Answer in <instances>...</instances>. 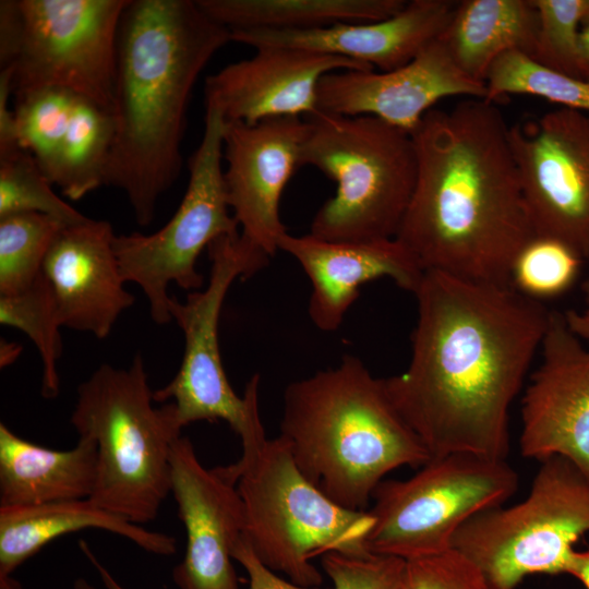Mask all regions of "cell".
<instances>
[{
	"label": "cell",
	"instance_id": "1",
	"mask_svg": "<svg viewBox=\"0 0 589 589\" xmlns=\"http://www.w3.org/2000/svg\"><path fill=\"white\" fill-rule=\"evenodd\" d=\"M411 358L383 378L430 458L455 453L506 460L509 409L541 347L550 312L512 285L426 271L413 292Z\"/></svg>",
	"mask_w": 589,
	"mask_h": 589
},
{
	"label": "cell",
	"instance_id": "2",
	"mask_svg": "<svg viewBox=\"0 0 589 589\" xmlns=\"http://www.w3.org/2000/svg\"><path fill=\"white\" fill-rule=\"evenodd\" d=\"M502 112L482 98L432 108L411 133L417 177L396 235L421 268L510 285L536 236Z\"/></svg>",
	"mask_w": 589,
	"mask_h": 589
},
{
	"label": "cell",
	"instance_id": "3",
	"mask_svg": "<svg viewBox=\"0 0 589 589\" xmlns=\"http://www.w3.org/2000/svg\"><path fill=\"white\" fill-rule=\"evenodd\" d=\"M230 31L192 0H129L120 20L112 116L115 135L105 185L128 197L148 226L176 182L193 86Z\"/></svg>",
	"mask_w": 589,
	"mask_h": 589
},
{
	"label": "cell",
	"instance_id": "4",
	"mask_svg": "<svg viewBox=\"0 0 589 589\" xmlns=\"http://www.w3.org/2000/svg\"><path fill=\"white\" fill-rule=\"evenodd\" d=\"M279 437L302 474L328 498L364 510L393 470L431 458L357 357L293 381L284 392Z\"/></svg>",
	"mask_w": 589,
	"mask_h": 589
},
{
	"label": "cell",
	"instance_id": "5",
	"mask_svg": "<svg viewBox=\"0 0 589 589\" xmlns=\"http://www.w3.org/2000/svg\"><path fill=\"white\" fill-rule=\"evenodd\" d=\"M143 358L101 364L77 387L71 424L97 446L89 500L135 525L154 520L170 494V457L181 437L175 405L154 407Z\"/></svg>",
	"mask_w": 589,
	"mask_h": 589
},
{
	"label": "cell",
	"instance_id": "6",
	"mask_svg": "<svg viewBox=\"0 0 589 589\" xmlns=\"http://www.w3.org/2000/svg\"><path fill=\"white\" fill-rule=\"evenodd\" d=\"M304 119L301 167H315L336 183L309 235L334 242L395 238L417 177L411 134L369 115L316 110Z\"/></svg>",
	"mask_w": 589,
	"mask_h": 589
},
{
	"label": "cell",
	"instance_id": "7",
	"mask_svg": "<svg viewBox=\"0 0 589 589\" xmlns=\"http://www.w3.org/2000/svg\"><path fill=\"white\" fill-rule=\"evenodd\" d=\"M238 486L244 536L260 561L305 587L323 582L312 560L337 552L366 555L373 517L347 509L322 493L297 467L286 443L267 440L248 464L220 467Z\"/></svg>",
	"mask_w": 589,
	"mask_h": 589
},
{
	"label": "cell",
	"instance_id": "8",
	"mask_svg": "<svg viewBox=\"0 0 589 589\" xmlns=\"http://www.w3.org/2000/svg\"><path fill=\"white\" fill-rule=\"evenodd\" d=\"M211 273L203 290L184 301L170 298L169 312L184 336L180 368L164 387L153 392L154 401L175 405L182 428L196 422L226 421L240 437L239 464L254 458L267 438L260 417V374L248 381L242 397L231 387L221 361L218 324L225 298L237 278H250L267 266L271 256L241 232L218 237L207 247Z\"/></svg>",
	"mask_w": 589,
	"mask_h": 589
},
{
	"label": "cell",
	"instance_id": "9",
	"mask_svg": "<svg viewBox=\"0 0 589 589\" xmlns=\"http://www.w3.org/2000/svg\"><path fill=\"white\" fill-rule=\"evenodd\" d=\"M589 532V476L569 459L540 461L528 495L482 510L455 533L452 548L493 589H516L534 574H566L574 544Z\"/></svg>",
	"mask_w": 589,
	"mask_h": 589
},
{
	"label": "cell",
	"instance_id": "10",
	"mask_svg": "<svg viewBox=\"0 0 589 589\" xmlns=\"http://www.w3.org/2000/svg\"><path fill=\"white\" fill-rule=\"evenodd\" d=\"M517 488L506 460L468 453L431 458L412 477L376 486L366 548L406 561L444 552L466 521L503 505Z\"/></svg>",
	"mask_w": 589,
	"mask_h": 589
},
{
	"label": "cell",
	"instance_id": "11",
	"mask_svg": "<svg viewBox=\"0 0 589 589\" xmlns=\"http://www.w3.org/2000/svg\"><path fill=\"white\" fill-rule=\"evenodd\" d=\"M204 121L201 143L190 158L185 193L169 221L151 235L133 232L115 239L123 280L142 289L151 317L159 325L172 321L170 283L199 290L204 283L196 268L201 252L218 237L239 233V225L229 214L221 166L226 120L215 106L205 104Z\"/></svg>",
	"mask_w": 589,
	"mask_h": 589
},
{
	"label": "cell",
	"instance_id": "12",
	"mask_svg": "<svg viewBox=\"0 0 589 589\" xmlns=\"http://www.w3.org/2000/svg\"><path fill=\"white\" fill-rule=\"evenodd\" d=\"M128 1L19 0L13 95L61 88L112 112L118 32Z\"/></svg>",
	"mask_w": 589,
	"mask_h": 589
},
{
	"label": "cell",
	"instance_id": "13",
	"mask_svg": "<svg viewBox=\"0 0 589 589\" xmlns=\"http://www.w3.org/2000/svg\"><path fill=\"white\" fill-rule=\"evenodd\" d=\"M508 136L534 235L589 260V113L560 107Z\"/></svg>",
	"mask_w": 589,
	"mask_h": 589
},
{
	"label": "cell",
	"instance_id": "14",
	"mask_svg": "<svg viewBox=\"0 0 589 589\" xmlns=\"http://www.w3.org/2000/svg\"><path fill=\"white\" fill-rule=\"evenodd\" d=\"M540 348L521 400L520 453L539 461L562 456L589 476V349L557 311Z\"/></svg>",
	"mask_w": 589,
	"mask_h": 589
},
{
	"label": "cell",
	"instance_id": "15",
	"mask_svg": "<svg viewBox=\"0 0 589 589\" xmlns=\"http://www.w3.org/2000/svg\"><path fill=\"white\" fill-rule=\"evenodd\" d=\"M170 493L187 544L172 577L180 589H239L232 550L243 537L245 512L235 482L220 467L207 469L192 442L181 436L170 457Z\"/></svg>",
	"mask_w": 589,
	"mask_h": 589
},
{
	"label": "cell",
	"instance_id": "16",
	"mask_svg": "<svg viewBox=\"0 0 589 589\" xmlns=\"http://www.w3.org/2000/svg\"><path fill=\"white\" fill-rule=\"evenodd\" d=\"M308 131L309 124L301 117H275L252 124L226 121L224 178L228 204L241 235L271 257L288 233L279 202L301 167Z\"/></svg>",
	"mask_w": 589,
	"mask_h": 589
},
{
	"label": "cell",
	"instance_id": "17",
	"mask_svg": "<svg viewBox=\"0 0 589 589\" xmlns=\"http://www.w3.org/2000/svg\"><path fill=\"white\" fill-rule=\"evenodd\" d=\"M452 96L485 99L486 87L456 65L438 37L395 70L324 75L317 87V110L374 116L411 134L438 100Z\"/></svg>",
	"mask_w": 589,
	"mask_h": 589
},
{
	"label": "cell",
	"instance_id": "18",
	"mask_svg": "<svg viewBox=\"0 0 589 589\" xmlns=\"http://www.w3.org/2000/svg\"><path fill=\"white\" fill-rule=\"evenodd\" d=\"M253 57L230 63L205 80V104L227 122L248 124L309 116L317 110L321 79L335 71H372L348 58L305 49L264 46Z\"/></svg>",
	"mask_w": 589,
	"mask_h": 589
},
{
	"label": "cell",
	"instance_id": "19",
	"mask_svg": "<svg viewBox=\"0 0 589 589\" xmlns=\"http://www.w3.org/2000/svg\"><path fill=\"white\" fill-rule=\"evenodd\" d=\"M112 226L86 220L64 226L55 238L43 264L56 300L61 326L106 338L134 303L124 289L115 252Z\"/></svg>",
	"mask_w": 589,
	"mask_h": 589
},
{
	"label": "cell",
	"instance_id": "20",
	"mask_svg": "<svg viewBox=\"0 0 589 589\" xmlns=\"http://www.w3.org/2000/svg\"><path fill=\"white\" fill-rule=\"evenodd\" d=\"M279 250L294 257L312 284L309 315L324 332L338 329L357 300L360 287L378 278H390L412 293L424 271L396 238L359 242H334L311 235L286 233Z\"/></svg>",
	"mask_w": 589,
	"mask_h": 589
},
{
	"label": "cell",
	"instance_id": "21",
	"mask_svg": "<svg viewBox=\"0 0 589 589\" xmlns=\"http://www.w3.org/2000/svg\"><path fill=\"white\" fill-rule=\"evenodd\" d=\"M458 1L411 0L395 15L375 22L340 23L309 31H231V41L279 46L339 56L381 72L408 63L448 26Z\"/></svg>",
	"mask_w": 589,
	"mask_h": 589
},
{
	"label": "cell",
	"instance_id": "22",
	"mask_svg": "<svg viewBox=\"0 0 589 589\" xmlns=\"http://www.w3.org/2000/svg\"><path fill=\"white\" fill-rule=\"evenodd\" d=\"M85 529L115 533L156 555L177 551L175 537L135 525L89 498L0 507V575H12L57 538Z\"/></svg>",
	"mask_w": 589,
	"mask_h": 589
},
{
	"label": "cell",
	"instance_id": "23",
	"mask_svg": "<svg viewBox=\"0 0 589 589\" xmlns=\"http://www.w3.org/2000/svg\"><path fill=\"white\" fill-rule=\"evenodd\" d=\"M97 446L88 437L67 450L37 445L0 423V507L89 498Z\"/></svg>",
	"mask_w": 589,
	"mask_h": 589
},
{
	"label": "cell",
	"instance_id": "24",
	"mask_svg": "<svg viewBox=\"0 0 589 589\" xmlns=\"http://www.w3.org/2000/svg\"><path fill=\"white\" fill-rule=\"evenodd\" d=\"M540 27L532 0H464L440 36L456 65L485 84L493 62L509 51L532 58Z\"/></svg>",
	"mask_w": 589,
	"mask_h": 589
},
{
	"label": "cell",
	"instance_id": "25",
	"mask_svg": "<svg viewBox=\"0 0 589 589\" xmlns=\"http://www.w3.org/2000/svg\"><path fill=\"white\" fill-rule=\"evenodd\" d=\"M404 0H196L213 21L231 31H309L340 23L388 19Z\"/></svg>",
	"mask_w": 589,
	"mask_h": 589
},
{
	"label": "cell",
	"instance_id": "26",
	"mask_svg": "<svg viewBox=\"0 0 589 589\" xmlns=\"http://www.w3.org/2000/svg\"><path fill=\"white\" fill-rule=\"evenodd\" d=\"M113 135L112 112L77 97L52 181L67 199L79 201L105 185Z\"/></svg>",
	"mask_w": 589,
	"mask_h": 589
},
{
	"label": "cell",
	"instance_id": "27",
	"mask_svg": "<svg viewBox=\"0 0 589 589\" xmlns=\"http://www.w3.org/2000/svg\"><path fill=\"white\" fill-rule=\"evenodd\" d=\"M0 323L22 330L33 341L43 363L41 395L56 398L60 392L57 362L62 354V326L52 289L43 272L26 290L0 296Z\"/></svg>",
	"mask_w": 589,
	"mask_h": 589
},
{
	"label": "cell",
	"instance_id": "28",
	"mask_svg": "<svg viewBox=\"0 0 589 589\" xmlns=\"http://www.w3.org/2000/svg\"><path fill=\"white\" fill-rule=\"evenodd\" d=\"M14 97L20 146L33 155L52 183L63 140L80 96L61 88H39Z\"/></svg>",
	"mask_w": 589,
	"mask_h": 589
},
{
	"label": "cell",
	"instance_id": "29",
	"mask_svg": "<svg viewBox=\"0 0 589 589\" xmlns=\"http://www.w3.org/2000/svg\"><path fill=\"white\" fill-rule=\"evenodd\" d=\"M67 225L38 213L0 217V296H14L39 277L46 255Z\"/></svg>",
	"mask_w": 589,
	"mask_h": 589
},
{
	"label": "cell",
	"instance_id": "30",
	"mask_svg": "<svg viewBox=\"0 0 589 589\" xmlns=\"http://www.w3.org/2000/svg\"><path fill=\"white\" fill-rule=\"evenodd\" d=\"M485 87L489 101L507 94L531 95L589 113L588 80L546 69L519 51L506 52L493 62Z\"/></svg>",
	"mask_w": 589,
	"mask_h": 589
},
{
	"label": "cell",
	"instance_id": "31",
	"mask_svg": "<svg viewBox=\"0 0 589 589\" xmlns=\"http://www.w3.org/2000/svg\"><path fill=\"white\" fill-rule=\"evenodd\" d=\"M52 185L26 149L19 148L0 156V217L38 213L67 226L88 218L60 199Z\"/></svg>",
	"mask_w": 589,
	"mask_h": 589
},
{
	"label": "cell",
	"instance_id": "32",
	"mask_svg": "<svg viewBox=\"0 0 589 589\" xmlns=\"http://www.w3.org/2000/svg\"><path fill=\"white\" fill-rule=\"evenodd\" d=\"M582 262L564 243L534 236L514 260L510 285L538 301L557 297L575 284Z\"/></svg>",
	"mask_w": 589,
	"mask_h": 589
},
{
	"label": "cell",
	"instance_id": "33",
	"mask_svg": "<svg viewBox=\"0 0 589 589\" xmlns=\"http://www.w3.org/2000/svg\"><path fill=\"white\" fill-rule=\"evenodd\" d=\"M540 27L533 57L552 71L584 79L580 33L588 0H532ZM585 80V79H584Z\"/></svg>",
	"mask_w": 589,
	"mask_h": 589
},
{
	"label": "cell",
	"instance_id": "34",
	"mask_svg": "<svg viewBox=\"0 0 589 589\" xmlns=\"http://www.w3.org/2000/svg\"><path fill=\"white\" fill-rule=\"evenodd\" d=\"M400 589H493L465 555L449 549L406 561Z\"/></svg>",
	"mask_w": 589,
	"mask_h": 589
},
{
	"label": "cell",
	"instance_id": "35",
	"mask_svg": "<svg viewBox=\"0 0 589 589\" xmlns=\"http://www.w3.org/2000/svg\"><path fill=\"white\" fill-rule=\"evenodd\" d=\"M333 589H400L406 560L380 554L329 552L321 560Z\"/></svg>",
	"mask_w": 589,
	"mask_h": 589
},
{
	"label": "cell",
	"instance_id": "36",
	"mask_svg": "<svg viewBox=\"0 0 589 589\" xmlns=\"http://www.w3.org/2000/svg\"><path fill=\"white\" fill-rule=\"evenodd\" d=\"M232 558L245 569L249 577L248 589H320L301 586L276 575V572L260 561L244 534L235 545Z\"/></svg>",
	"mask_w": 589,
	"mask_h": 589
},
{
	"label": "cell",
	"instance_id": "37",
	"mask_svg": "<svg viewBox=\"0 0 589 589\" xmlns=\"http://www.w3.org/2000/svg\"><path fill=\"white\" fill-rule=\"evenodd\" d=\"M21 13L19 0L0 1V64L11 67L19 51Z\"/></svg>",
	"mask_w": 589,
	"mask_h": 589
},
{
	"label": "cell",
	"instance_id": "38",
	"mask_svg": "<svg viewBox=\"0 0 589 589\" xmlns=\"http://www.w3.org/2000/svg\"><path fill=\"white\" fill-rule=\"evenodd\" d=\"M13 68H2L0 72V156L19 148L17 127L14 109L10 108L9 99L13 95Z\"/></svg>",
	"mask_w": 589,
	"mask_h": 589
},
{
	"label": "cell",
	"instance_id": "39",
	"mask_svg": "<svg viewBox=\"0 0 589 589\" xmlns=\"http://www.w3.org/2000/svg\"><path fill=\"white\" fill-rule=\"evenodd\" d=\"M582 291L586 299V308L582 311H566L565 320L569 328L580 339L589 341V279L582 284Z\"/></svg>",
	"mask_w": 589,
	"mask_h": 589
},
{
	"label": "cell",
	"instance_id": "40",
	"mask_svg": "<svg viewBox=\"0 0 589 589\" xmlns=\"http://www.w3.org/2000/svg\"><path fill=\"white\" fill-rule=\"evenodd\" d=\"M80 550L84 554V556L88 560V562L94 566L96 569L101 582L104 584L106 589H125L116 578L115 576L109 572L108 568H106L103 563L96 557L87 542L84 540H81L79 542Z\"/></svg>",
	"mask_w": 589,
	"mask_h": 589
},
{
	"label": "cell",
	"instance_id": "41",
	"mask_svg": "<svg viewBox=\"0 0 589 589\" xmlns=\"http://www.w3.org/2000/svg\"><path fill=\"white\" fill-rule=\"evenodd\" d=\"M566 574L574 576L589 589V548L574 552Z\"/></svg>",
	"mask_w": 589,
	"mask_h": 589
},
{
	"label": "cell",
	"instance_id": "42",
	"mask_svg": "<svg viewBox=\"0 0 589 589\" xmlns=\"http://www.w3.org/2000/svg\"><path fill=\"white\" fill-rule=\"evenodd\" d=\"M580 52L584 79L589 81V26L581 28Z\"/></svg>",
	"mask_w": 589,
	"mask_h": 589
},
{
	"label": "cell",
	"instance_id": "43",
	"mask_svg": "<svg viewBox=\"0 0 589 589\" xmlns=\"http://www.w3.org/2000/svg\"><path fill=\"white\" fill-rule=\"evenodd\" d=\"M0 589H25L12 575H0Z\"/></svg>",
	"mask_w": 589,
	"mask_h": 589
},
{
	"label": "cell",
	"instance_id": "44",
	"mask_svg": "<svg viewBox=\"0 0 589 589\" xmlns=\"http://www.w3.org/2000/svg\"><path fill=\"white\" fill-rule=\"evenodd\" d=\"M74 589H96L84 578H77L74 582Z\"/></svg>",
	"mask_w": 589,
	"mask_h": 589
}]
</instances>
